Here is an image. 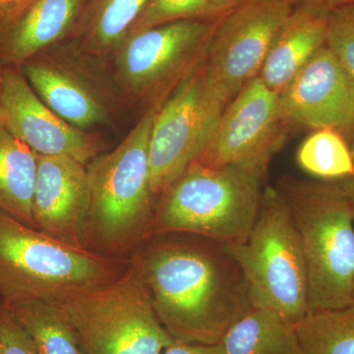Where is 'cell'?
<instances>
[{
  "mask_svg": "<svg viewBox=\"0 0 354 354\" xmlns=\"http://www.w3.org/2000/svg\"><path fill=\"white\" fill-rule=\"evenodd\" d=\"M37 164L38 155L0 124V212L34 228Z\"/></svg>",
  "mask_w": 354,
  "mask_h": 354,
  "instance_id": "cell-18",
  "label": "cell"
},
{
  "mask_svg": "<svg viewBox=\"0 0 354 354\" xmlns=\"http://www.w3.org/2000/svg\"><path fill=\"white\" fill-rule=\"evenodd\" d=\"M162 354H227L223 344H201L174 342Z\"/></svg>",
  "mask_w": 354,
  "mask_h": 354,
  "instance_id": "cell-27",
  "label": "cell"
},
{
  "mask_svg": "<svg viewBox=\"0 0 354 354\" xmlns=\"http://www.w3.org/2000/svg\"><path fill=\"white\" fill-rule=\"evenodd\" d=\"M0 354H38L31 337L6 302H0Z\"/></svg>",
  "mask_w": 354,
  "mask_h": 354,
  "instance_id": "cell-26",
  "label": "cell"
},
{
  "mask_svg": "<svg viewBox=\"0 0 354 354\" xmlns=\"http://www.w3.org/2000/svg\"><path fill=\"white\" fill-rule=\"evenodd\" d=\"M288 128L279 116V95L257 76L228 104L195 162L209 167L269 164L285 143Z\"/></svg>",
  "mask_w": 354,
  "mask_h": 354,
  "instance_id": "cell-11",
  "label": "cell"
},
{
  "mask_svg": "<svg viewBox=\"0 0 354 354\" xmlns=\"http://www.w3.org/2000/svg\"><path fill=\"white\" fill-rule=\"evenodd\" d=\"M125 271L99 252L44 234L0 212V297L50 300L111 283Z\"/></svg>",
  "mask_w": 354,
  "mask_h": 354,
  "instance_id": "cell-5",
  "label": "cell"
},
{
  "mask_svg": "<svg viewBox=\"0 0 354 354\" xmlns=\"http://www.w3.org/2000/svg\"><path fill=\"white\" fill-rule=\"evenodd\" d=\"M291 4L310 3L315 6L325 7V8L334 9L337 7L348 6L354 3V0H288Z\"/></svg>",
  "mask_w": 354,
  "mask_h": 354,
  "instance_id": "cell-28",
  "label": "cell"
},
{
  "mask_svg": "<svg viewBox=\"0 0 354 354\" xmlns=\"http://www.w3.org/2000/svg\"><path fill=\"white\" fill-rule=\"evenodd\" d=\"M295 329L307 354H354V305L310 313Z\"/></svg>",
  "mask_w": 354,
  "mask_h": 354,
  "instance_id": "cell-23",
  "label": "cell"
},
{
  "mask_svg": "<svg viewBox=\"0 0 354 354\" xmlns=\"http://www.w3.org/2000/svg\"><path fill=\"white\" fill-rule=\"evenodd\" d=\"M329 11L315 4H293L272 39L258 75L268 88L279 95L325 46Z\"/></svg>",
  "mask_w": 354,
  "mask_h": 354,
  "instance_id": "cell-17",
  "label": "cell"
},
{
  "mask_svg": "<svg viewBox=\"0 0 354 354\" xmlns=\"http://www.w3.org/2000/svg\"><path fill=\"white\" fill-rule=\"evenodd\" d=\"M218 21L180 20L127 37L115 50L116 78L131 97L164 101L204 59Z\"/></svg>",
  "mask_w": 354,
  "mask_h": 354,
  "instance_id": "cell-9",
  "label": "cell"
},
{
  "mask_svg": "<svg viewBox=\"0 0 354 354\" xmlns=\"http://www.w3.org/2000/svg\"><path fill=\"white\" fill-rule=\"evenodd\" d=\"M227 246L243 272L253 308L270 310L293 324L308 315L301 241L290 209L274 186H265L259 214L246 241Z\"/></svg>",
  "mask_w": 354,
  "mask_h": 354,
  "instance_id": "cell-6",
  "label": "cell"
},
{
  "mask_svg": "<svg viewBox=\"0 0 354 354\" xmlns=\"http://www.w3.org/2000/svg\"><path fill=\"white\" fill-rule=\"evenodd\" d=\"M221 342L227 354H307L295 324L267 309L249 311Z\"/></svg>",
  "mask_w": 354,
  "mask_h": 354,
  "instance_id": "cell-20",
  "label": "cell"
},
{
  "mask_svg": "<svg viewBox=\"0 0 354 354\" xmlns=\"http://www.w3.org/2000/svg\"><path fill=\"white\" fill-rule=\"evenodd\" d=\"M326 46L354 79V3L330 9Z\"/></svg>",
  "mask_w": 354,
  "mask_h": 354,
  "instance_id": "cell-25",
  "label": "cell"
},
{
  "mask_svg": "<svg viewBox=\"0 0 354 354\" xmlns=\"http://www.w3.org/2000/svg\"><path fill=\"white\" fill-rule=\"evenodd\" d=\"M292 6L288 0H243L218 21L203 60L202 76L207 95L221 111L259 75Z\"/></svg>",
  "mask_w": 354,
  "mask_h": 354,
  "instance_id": "cell-8",
  "label": "cell"
},
{
  "mask_svg": "<svg viewBox=\"0 0 354 354\" xmlns=\"http://www.w3.org/2000/svg\"><path fill=\"white\" fill-rule=\"evenodd\" d=\"M50 301L75 330L84 354H162L174 344L133 264L111 283Z\"/></svg>",
  "mask_w": 354,
  "mask_h": 354,
  "instance_id": "cell-7",
  "label": "cell"
},
{
  "mask_svg": "<svg viewBox=\"0 0 354 354\" xmlns=\"http://www.w3.org/2000/svg\"><path fill=\"white\" fill-rule=\"evenodd\" d=\"M87 167L68 156H39L32 197L37 230L85 247L88 209Z\"/></svg>",
  "mask_w": 354,
  "mask_h": 354,
  "instance_id": "cell-14",
  "label": "cell"
},
{
  "mask_svg": "<svg viewBox=\"0 0 354 354\" xmlns=\"http://www.w3.org/2000/svg\"><path fill=\"white\" fill-rule=\"evenodd\" d=\"M150 0H84L78 30L90 55L115 53Z\"/></svg>",
  "mask_w": 354,
  "mask_h": 354,
  "instance_id": "cell-19",
  "label": "cell"
},
{
  "mask_svg": "<svg viewBox=\"0 0 354 354\" xmlns=\"http://www.w3.org/2000/svg\"><path fill=\"white\" fill-rule=\"evenodd\" d=\"M288 127L328 128L349 138L354 127V79L324 46L279 94Z\"/></svg>",
  "mask_w": 354,
  "mask_h": 354,
  "instance_id": "cell-12",
  "label": "cell"
},
{
  "mask_svg": "<svg viewBox=\"0 0 354 354\" xmlns=\"http://www.w3.org/2000/svg\"><path fill=\"white\" fill-rule=\"evenodd\" d=\"M274 187L288 205L301 241L309 314L351 306L354 218L341 184L285 176Z\"/></svg>",
  "mask_w": 354,
  "mask_h": 354,
  "instance_id": "cell-4",
  "label": "cell"
},
{
  "mask_svg": "<svg viewBox=\"0 0 354 354\" xmlns=\"http://www.w3.org/2000/svg\"><path fill=\"white\" fill-rule=\"evenodd\" d=\"M339 183L341 184L342 189L348 197L354 218V178L344 179V180H339Z\"/></svg>",
  "mask_w": 354,
  "mask_h": 354,
  "instance_id": "cell-29",
  "label": "cell"
},
{
  "mask_svg": "<svg viewBox=\"0 0 354 354\" xmlns=\"http://www.w3.org/2000/svg\"><path fill=\"white\" fill-rule=\"evenodd\" d=\"M241 1L243 0H150L127 37L174 21H218Z\"/></svg>",
  "mask_w": 354,
  "mask_h": 354,
  "instance_id": "cell-24",
  "label": "cell"
},
{
  "mask_svg": "<svg viewBox=\"0 0 354 354\" xmlns=\"http://www.w3.org/2000/svg\"><path fill=\"white\" fill-rule=\"evenodd\" d=\"M147 242L133 265L174 342L218 344L253 309L227 244L187 234L153 235Z\"/></svg>",
  "mask_w": 354,
  "mask_h": 354,
  "instance_id": "cell-1",
  "label": "cell"
},
{
  "mask_svg": "<svg viewBox=\"0 0 354 354\" xmlns=\"http://www.w3.org/2000/svg\"><path fill=\"white\" fill-rule=\"evenodd\" d=\"M348 143L349 147H351V152H353L354 155V127L353 132H351V136H349V138L348 139Z\"/></svg>",
  "mask_w": 354,
  "mask_h": 354,
  "instance_id": "cell-31",
  "label": "cell"
},
{
  "mask_svg": "<svg viewBox=\"0 0 354 354\" xmlns=\"http://www.w3.org/2000/svg\"><path fill=\"white\" fill-rule=\"evenodd\" d=\"M14 1H16V0H0V4L11 3Z\"/></svg>",
  "mask_w": 354,
  "mask_h": 354,
  "instance_id": "cell-32",
  "label": "cell"
},
{
  "mask_svg": "<svg viewBox=\"0 0 354 354\" xmlns=\"http://www.w3.org/2000/svg\"><path fill=\"white\" fill-rule=\"evenodd\" d=\"M6 304L31 337L37 353L84 354L75 330L50 300Z\"/></svg>",
  "mask_w": 354,
  "mask_h": 354,
  "instance_id": "cell-21",
  "label": "cell"
},
{
  "mask_svg": "<svg viewBox=\"0 0 354 354\" xmlns=\"http://www.w3.org/2000/svg\"><path fill=\"white\" fill-rule=\"evenodd\" d=\"M203 60L172 88L156 113L149 142L151 187L156 196L200 157L223 115L205 91Z\"/></svg>",
  "mask_w": 354,
  "mask_h": 354,
  "instance_id": "cell-10",
  "label": "cell"
},
{
  "mask_svg": "<svg viewBox=\"0 0 354 354\" xmlns=\"http://www.w3.org/2000/svg\"><path fill=\"white\" fill-rule=\"evenodd\" d=\"M70 62L36 55L18 67L39 99L65 122L82 131L109 124V102L102 88Z\"/></svg>",
  "mask_w": 354,
  "mask_h": 354,
  "instance_id": "cell-15",
  "label": "cell"
},
{
  "mask_svg": "<svg viewBox=\"0 0 354 354\" xmlns=\"http://www.w3.org/2000/svg\"><path fill=\"white\" fill-rule=\"evenodd\" d=\"M353 305H354V286H353Z\"/></svg>",
  "mask_w": 354,
  "mask_h": 354,
  "instance_id": "cell-33",
  "label": "cell"
},
{
  "mask_svg": "<svg viewBox=\"0 0 354 354\" xmlns=\"http://www.w3.org/2000/svg\"><path fill=\"white\" fill-rule=\"evenodd\" d=\"M268 167H209L193 162L160 195L149 239L187 234L227 245L245 241L259 214Z\"/></svg>",
  "mask_w": 354,
  "mask_h": 354,
  "instance_id": "cell-2",
  "label": "cell"
},
{
  "mask_svg": "<svg viewBox=\"0 0 354 354\" xmlns=\"http://www.w3.org/2000/svg\"><path fill=\"white\" fill-rule=\"evenodd\" d=\"M162 102L153 104L120 146L86 165V248L91 244L102 253L120 254L148 241L158 203L151 187L149 142Z\"/></svg>",
  "mask_w": 354,
  "mask_h": 354,
  "instance_id": "cell-3",
  "label": "cell"
},
{
  "mask_svg": "<svg viewBox=\"0 0 354 354\" xmlns=\"http://www.w3.org/2000/svg\"><path fill=\"white\" fill-rule=\"evenodd\" d=\"M4 127L39 156H68L87 165L100 152L93 135L65 122L32 90L18 66L2 68Z\"/></svg>",
  "mask_w": 354,
  "mask_h": 354,
  "instance_id": "cell-13",
  "label": "cell"
},
{
  "mask_svg": "<svg viewBox=\"0 0 354 354\" xmlns=\"http://www.w3.org/2000/svg\"><path fill=\"white\" fill-rule=\"evenodd\" d=\"M1 91H2V68H0V124H3V115H2V106H1Z\"/></svg>",
  "mask_w": 354,
  "mask_h": 354,
  "instance_id": "cell-30",
  "label": "cell"
},
{
  "mask_svg": "<svg viewBox=\"0 0 354 354\" xmlns=\"http://www.w3.org/2000/svg\"><path fill=\"white\" fill-rule=\"evenodd\" d=\"M297 164L315 179L339 181L354 178V155L341 133L314 130L298 148Z\"/></svg>",
  "mask_w": 354,
  "mask_h": 354,
  "instance_id": "cell-22",
  "label": "cell"
},
{
  "mask_svg": "<svg viewBox=\"0 0 354 354\" xmlns=\"http://www.w3.org/2000/svg\"><path fill=\"white\" fill-rule=\"evenodd\" d=\"M84 0H28L0 32V60L20 66L76 29Z\"/></svg>",
  "mask_w": 354,
  "mask_h": 354,
  "instance_id": "cell-16",
  "label": "cell"
}]
</instances>
